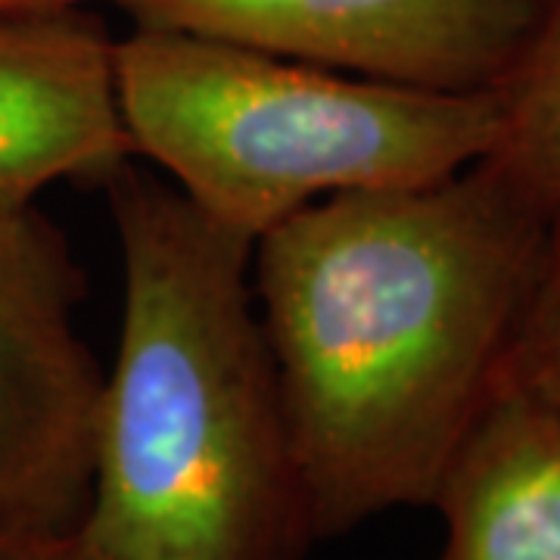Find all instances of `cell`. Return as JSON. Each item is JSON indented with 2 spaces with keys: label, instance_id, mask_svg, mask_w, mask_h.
Wrapping results in <instances>:
<instances>
[{
  "label": "cell",
  "instance_id": "8fae6325",
  "mask_svg": "<svg viewBox=\"0 0 560 560\" xmlns=\"http://www.w3.org/2000/svg\"><path fill=\"white\" fill-rule=\"evenodd\" d=\"M97 0H0V16L7 13H44V10H75Z\"/></svg>",
  "mask_w": 560,
  "mask_h": 560
},
{
  "label": "cell",
  "instance_id": "5b68a950",
  "mask_svg": "<svg viewBox=\"0 0 560 560\" xmlns=\"http://www.w3.org/2000/svg\"><path fill=\"white\" fill-rule=\"evenodd\" d=\"M135 25L231 40L349 75L495 91L545 0H109Z\"/></svg>",
  "mask_w": 560,
  "mask_h": 560
},
{
  "label": "cell",
  "instance_id": "8992f818",
  "mask_svg": "<svg viewBox=\"0 0 560 560\" xmlns=\"http://www.w3.org/2000/svg\"><path fill=\"white\" fill-rule=\"evenodd\" d=\"M131 162L103 22L88 7L0 16V206H32L62 180L106 187Z\"/></svg>",
  "mask_w": 560,
  "mask_h": 560
},
{
  "label": "cell",
  "instance_id": "30bf717a",
  "mask_svg": "<svg viewBox=\"0 0 560 560\" xmlns=\"http://www.w3.org/2000/svg\"><path fill=\"white\" fill-rule=\"evenodd\" d=\"M0 560H91L75 529H25L0 536Z\"/></svg>",
  "mask_w": 560,
  "mask_h": 560
},
{
  "label": "cell",
  "instance_id": "ba28073f",
  "mask_svg": "<svg viewBox=\"0 0 560 560\" xmlns=\"http://www.w3.org/2000/svg\"><path fill=\"white\" fill-rule=\"evenodd\" d=\"M501 121L489 162L539 215L560 221V0L541 3L517 62L495 88Z\"/></svg>",
  "mask_w": 560,
  "mask_h": 560
},
{
  "label": "cell",
  "instance_id": "52a82bcc",
  "mask_svg": "<svg viewBox=\"0 0 560 560\" xmlns=\"http://www.w3.org/2000/svg\"><path fill=\"white\" fill-rule=\"evenodd\" d=\"M440 560H560V408L501 371L430 501Z\"/></svg>",
  "mask_w": 560,
  "mask_h": 560
},
{
  "label": "cell",
  "instance_id": "9c48e42d",
  "mask_svg": "<svg viewBox=\"0 0 560 560\" xmlns=\"http://www.w3.org/2000/svg\"><path fill=\"white\" fill-rule=\"evenodd\" d=\"M504 374L560 408V221L551 224L539 280L504 361Z\"/></svg>",
  "mask_w": 560,
  "mask_h": 560
},
{
  "label": "cell",
  "instance_id": "277c9868",
  "mask_svg": "<svg viewBox=\"0 0 560 560\" xmlns=\"http://www.w3.org/2000/svg\"><path fill=\"white\" fill-rule=\"evenodd\" d=\"M81 271L35 206H0V536L75 529L103 371L79 327Z\"/></svg>",
  "mask_w": 560,
  "mask_h": 560
},
{
  "label": "cell",
  "instance_id": "3957f363",
  "mask_svg": "<svg viewBox=\"0 0 560 560\" xmlns=\"http://www.w3.org/2000/svg\"><path fill=\"white\" fill-rule=\"evenodd\" d=\"M135 160L256 243L315 202L427 187L482 162L495 91H436L287 60L160 25L116 38Z\"/></svg>",
  "mask_w": 560,
  "mask_h": 560
},
{
  "label": "cell",
  "instance_id": "6da1fadb",
  "mask_svg": "<svg viewBox=\"0 0 560 560\" xmlns=\"http://www.w3.org/2000/svg\"><path fill=\"white\" fill-rule=\"evenodd\" d=\"M551 221L489 162L315 202L253 243L312 539L430 508L499 383Z\"/></svg>",
  "mask_w": 560,
  "mask_h": 560
},
{
  "label": "cell",
  "instance_id": "7a4b0ae2",
  "mask_svg": "<svg viewBox=\"0 0 560 560\" xmlns=\"http://www.w3.org/2000/svg\"><path fill=\"white\" fill-rule=\"evenodd\" d=\"M106 190L121 320L81 548L91 560H300L312 526L253 296V243L135 165Z\"/></svg>",
  "mask_w": 560,
  "mask_h": 560
}]
</instances>
